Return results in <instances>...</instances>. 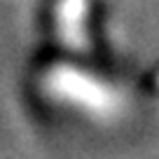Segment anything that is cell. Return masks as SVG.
I'll list each match as a JSON object with an SVG mask.
<instances>
[{
    "mask_svg": "<svg viewBox=\"0 0 159 159\" xmlns=\"http://www.w3.org/2000/svg\"><path fill=\"white\" fill-rule=\"evenodd\" d=\"M45 91L52 98L96 117H108L117 110V94L105 82L66 63L54 66L45 75Z\"/></svg>",
    "mask_w": 159,
    "mask_h": 159,
    "instance_id": "obj_1",
    "label": "cell"
},
{
    "mask_svg": "<svg viewBox=\"0 0 159 159\" xmlns=\"http://www.w3.org/2000/svg\"><path fill=\"white\" fill-rule=\"evenodd\" d=\"M87 0H59L56 28L59 38L70 49H87Z\"/></svg>",
    "mask_w": 159,
    "mask_h": 159,
    "instance_id": "obj_2",
    "label": "cell"
}]
</instances>
